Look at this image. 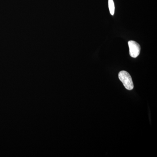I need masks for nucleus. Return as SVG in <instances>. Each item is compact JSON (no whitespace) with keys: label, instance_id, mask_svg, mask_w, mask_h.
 I'll return each instance as SVG.
<instances>
[{"label":"nucleus","instance_id":"obj_1","mask_svg":"<svg viewBox=\"0 0 157 157\" xmlns=\"http://www.w3.org/2000/svg\"><path fill=\"white\" fill-rule=\"evenodd\" d=\"M118 77L127 90H131L134 88V84L131 75L125 71H121L119 73Z\"/></svg>","mask_w":157,"mask_h":157},{"label":"nucleus","instance_id":"obj_2","mask_svg":"<svg viewBox=\"0 0 157 157\" xmlns=\"http://www.w3.org/2000/svg\"><path fill=\"white\" fill-rule=\"evenodd\" d=\"M129 52L131 57L133 58L137 57L140 53V45L137 42L134 41H130L128 42Z\"/></svg>","mask_w":157,"mask_h":157},{"label":"nucleus","instance_id":"obj_3","mask_svg":"<svg viewBox=\"0 0 157 157\" xmlns=\"http://www.w3.org/2000/svg\"><path fill=\"white\" fill-rule=\"evenodd\" d=\"M108 6L109 12L112 15H114L115 11V6H114V2L113 0H109L108 1Z\"/></svg>","mask_w":157,"mask_h":157}]
</instances>
